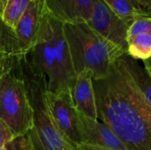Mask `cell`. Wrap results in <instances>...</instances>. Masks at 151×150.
Here are the masks:
<instances>
[{"instance_id": "obj_1", "label": "cell", "mask_w": 151, "mask_h": 150, "mask_svg": "<svg viewBox=\"0 0 151 150\" xmlns=\"http://www.w3.org/2000/svg\"><path fill=\"white\" fill-rule=\"evenodd\" d=\"M98 118L129 150H151V104L138 88L127 53L111 65L108 77L94 80Z\"/></svg>"}, {"instance_id": "obj_2", "label": "cell", "mask_w": 151, "mask_h": 150, "mask_svg": "<svg viewBox=\"0 0 151 150\" xmlns=\"http://www.w3.org/2000/svg\"><path fill=\"white\" fill-rule=\"evenodd\" d=\"M24 53L32 69L43 79L47 91L58 93L73 89L76 72L65 38L64 23L47 10L35 44Z\"/></svg>"}, {"instance_id": "obj_3", "label": "cell", "mask_w": 151, "mask_h": 150, "mask_svg": "<svg viewBox=\"0 0 151 150\" xmlns=\"http://www.w3.org/2000/svg\"><path fill=\"white\" fill-rule=\"evenodd\" d=\"M64 31L76 75L88 69L94 80H104L109 76L113 63L127 53L101 36L87 22L65 23Z\"/></svg>"}, {"instance_id": "obj_4", "label": "cell", "mask_w": 151, "mask_h": 150, "mask_svg": "<svg viewBox=\"0 0 151 150\" xmlns=\"http://www.w3.org/2000/svg\"><path fill=\"white\" fill-rule=\"evenodd\" d=\"M19 62L26 82L28 98L33 109V129L29 132L37 150H75L59 133L50 115L45 92L47 91L43 79L30 66L25 53L20 52Z\"/></svg>"}, {"instance_id": "obj_5", "label": "cell", "mask_w": 151, "mask_h": 150, "mask_svg": "<svg viewBox=\"0 0 151 150\" xmlns=\"http://www.w3.org/2000/svg\"><path fill=\"white\" fill-rule=\"evenodd\" d=\"M20 52L15 55L10 69L0 78V119L16 136L30 132L34 126L33 109L19 62Z\"/></svg>"}, {"instance_id": "obj_6", "label": "cell", "mask_w": 151, "mask_h": 150, "mask_svg": "<svg viewBox=\"0 0 151 150\" xmlns=\"http://www.w3.org/2000/svg\"><path fill=\"white\" fill-rule=\"evenodd\" d=\"M45 100L53 124L61 136L74 148L83 144L78 123L79 111L74 106L72 90L46 91Z\"/></svg>"}, {"instance_id": "obj_7", "label": "cell", "mask_w": 151, "mask_h": 150, "mask_svg": "<svg viewBox=\"0 0 151 150\" xmlns=\"http://www.w3.org/2000/svg\"><path fill=\"white\" fill-rule=\"evenodd\" d=\"M107 41L127 52L128 31L132 25L117 15L104 0H96L93 14L87 22Z\"/></svg>"}, {"instance_id": "obj_8", "label": "cell", "mask_w": 151, "mask_h": 150, "mask_svg": "<svg viewBox=\"0 0 151 150\" xmlns=\"http://www.w3.org/2000/svg\"><path fill=\"white\" fill-rule=\"evenodd\" d=\"M78 123L83 144H90L109 150H129L106 124L89 118L80 112Z\"/></svg>"}, {"instance_id": "obj_9", "label": "cell", "mask_w": 151, "mask_h": 150, "mask_svg": "<svg viewBox=\"0 0 151 150\" xmlns=\"http://www.w3.org/2000/svg\"><path fill=\"white\" fill-rule=\"evenodd\" d=\"M45 11L44 0H33L17 23L14 33L20 52H27L35 44Z\"/></svg>"}, {"instance_id": "obj_10", "label": "cell", "mask_w": 151, "mask_h": 150, "mask_svg": "<svg viewBox=\"0 0 151 150\" xmlns=\"http://www.w3.org/2000/svg\"><path fill=\"white\" fill-rule=\"evenodd\" d=\"M96 0H44L46 10L56 19L65 23L88 22Z\"/></svg>"}, {"instance_id": "obj_11", "label": "cell", "mask_w": 151, "mask_h": 150, "mask_svg": "<svg viewBox=\"0 0 151 150\" xmlns=\"http://www.w3.org/2000/svg\"><path fill=\"white\" fill-rule=\"evenodd\" d=\"M72 95L74 106L80 113L94 120H98L94 79L90 70L85 69L76 75Z\"/></svg>"}, {"instance_id": "obj_12", "label": "cell", "mask_w": 151, "mask_h": 150, "mask_svg": "<svg viewBox=\"0 0 151 150\" xmlns=\"http://www.w3.org/2000/svg\"><path fill=\"white\" fill-rule=\"evenodd\" d=\"M33 0H1L0 16L3 21L14 30L17 23Z\"/></svg>"}, {"instance_id": "obj_13", "label": "cell", "mask_w": 151, "mask_h": 150, "mask_svg": "<svg viewBox=\"0 0 151 150\" xmlns=\"http://www.w3.org/2000/svg\"><path fill=\"white\" fill-rule=\"evenodd\" d=\"M127 54L135 60H147L151 57V35L140 34L127 40Z\"/></svg>"}, {"instance_id": "obj_14", "label": "cell", "mask_w": 151, "mask_h": 150, "mask_svg": "<svg viewBox=\"0 0 151 150\" xmlns=\"http://www.w3.org/2000/svg\"><path fill=\"white\" fill-rule=\"evenodd\" d=\"M127 64L138 88L145 96L146 100L151 104V79L146 71L145 67H142L137 60L132 58L127 54Z\"/></svg>"}, {"instance_id": "obj_15", "label": "cell", "mask_w": 151, "mask_h": 150, "mask_svg": "<svg viewBox=\"0 0 151 150\" xmlns=\"http://www.w3.org/2000/svg\"><path fill=\"white\" fill-rule=\"evenodd\" d=\"M104 2L120 18L133 24L139 16H148L133 2V0H104Z\"/></svg>"}, {"instance_id": "obj_16", "label": "cell", "mask_w": 151, "mask_h": 150, "mask_svg": "<svg viewBox=\"0 0 151 150\" xmlns=\"http://www.w3.org/2000/svg\"><path fill=\"white\" fill-rule=\"evenodd\" d=\"M0 50L7 53H19V48L14 30L8 27L0 16Z\"/></svg>"}, {"instance_id": "obj_17", "label": "cell", "mask_w": 151, "mask_h": 150, "mask_svg": "<svg viewBox=\"0 0 151 150\" xmlns=\"http://www.w3.org/2000/svg\"><path fill=\"white\" fill-rule=\"evenodd\" d=\"M140 34H147L151 35V17L150 16L137 17L129 28L128 38Z\"/></svg>"}, {"instance_id": "obj_18", "label": "cell", "mask_w": 151, "mask_h": 150, "mask_svg": "<svg viewBox=\"0 0 151 150\" xmlns=\"http://www.w3.org/2000/svg\"><path fill=\"white\" fill-rule=\"evenodd\" d=\"M6 147L9 150H37L29 132L25 134L16 136L9 144H7Z\"/></svg>"}, {"instance_id": "obj_19", "label": "cell", "mask_w": 151, "mask_h": 150, "mask_svg": "<svg viewBox=\"0 0 151 150\" xmlns=\"http://www.w3.org/2000/svg\"><path fill=\"white\" fill-rule=\"evenodd\" d=\"M16 137L13 131L3 120L0 119V149L6 147Z\"/></svg>"}, {"instance_id": "obj_20", "label": "cell", "mask_w": 151, "mask_h": 150, "mask_svg": "<svg viewBox=\"0 0 151 150\" xmlns=\"http://www.w3.org/2000/svg\"><path fill=\"white\" fill-rule=\"evenodd\" d=\"M17 53H7L0 50V78L10 69Z\"/></svg>"}, {"instance_id": "obj_21", "label": "cell", "mask_w": 151, "mask_h": 150, "mask_svg": "<svg viewBox=\"0 0 151 150\" xmlns=\"http://www.w3.org/2000/svg\"><path fill=\"white\" fill-rule=\"evenodd\" d=\"M133 2L146 15H151V0H133Z\"/></svg>"}, {"instance_id": "obj_22", "label": "cell", "mask_w": 151, "mask_h": 150, "mask_svg": "<svg viewBox=\"0 0 151 150\" xmlns=\"http://www.w3.org/2000/svg\"><path fill=\"white\" fill-rule=\"evenodd\" d=\"M75 150H109L97 147V146H94V145H90V144H81L78 145Z\"/></svg>"}, {"instance_id": "obj_23", "label": "cell", "mask_w": 151, "mask_h": 150, "mask_svg": "<svg viewBox=\"0 0 151 150\" xmlns=\"http://www.w3.org/2000/svg\"><path fill=\"white\" fill-rule=\"evenodd\" d=\"M143 65H144V67H145L146 71L148 72V73H149V75H150L151 79V57H150L147 60H144Z\"/></svg>"}, {"instance_id": "obj_24", "label": "cell", "mask_w": 151, "mask_h": 150, "mask_svg": "<svg viewBox=\"0 0 151 150\" xmlns=\"http://www.w3.org/2000/svg\"><path fill=\"white\" fill-rule=\"evenodd\" d=\"M0 150H9V149L7 147H4V148H1Z\"/></svg>"}, {"instance_id": "obj_25", "label": "cell", "mask_w": 151, "mask_h": 150, "mask_svg": "<svg viewBox=\"0 0 151 150\" xmlns=\"http://www.w3.org/2000/svg\"><path fill=\"white\" fill-rule=\"evenodd\" d=\"M0 3H1V0H0Z\"/></svg>"}]
</instances>
